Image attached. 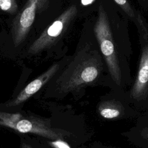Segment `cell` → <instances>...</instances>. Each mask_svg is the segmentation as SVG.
I'll use <instances>...</instances> for the list:
<instances>
[{
  "instance_id": "cell-1",
  "label": "cell",
  "mask_w": 148,
  "mask_h": 148,
  "mask_svg": "<svg viewBox=\"0 0 148 148\" xmlns=\"http://www.w3.org/2000/svg\"><path fill=\"white\" fill-rule=\"evenodd\" d=\"M128 23L112 0L99 3L92 31L109 79L120 89L131 82L130 60L132 50Z\"/></svg>"
},
{
  "instance_id": "cell-7",
  "label": "cell",
  "mask_w": 148,
  "mask_h": 148,
  "mask_svg": "<svg viewBox=\"0 0 148 148\" xmlns=\"http://www.w3.org/2000/svg\"><path fill=\"white\" fill-rule=\"evenodd\" d=\"M59 68L60 65L58 64L51 65L45 72L27 84L14 99L6 104V106H15L25 102L47 83L55 75Z\"/></svg>"
},
{
  "instance_id": "cell-12",
  "label": "cell",
  "mask_w": 148,
  "mask_h": 148,
  "mask_svg": "<svg viewBox=\"0 0 148 148\" xmlns=\"http://www.w3.org/2000/svg\"><path fill=\"white\" fill-rule=\"evenodd\" d=\"M140 7L144 10H148V0H136Z\"/></svg>"
},
{
  "instance_id": "cell-3",
  "label": "cell",
  "mask_w": 148,
  "mask_h": 148,
  "mask_svg": "<svg viewBox=\"0 0 148 148\" xmlns=\"http://www.w3.org/2000/svg\"><path fill=\"white\" fill-rule=\"evenodd\" d=\"M136 26L140 46L137 74L128 95V102L139 109L148 107V23L139 11Z\"/></svg>"
},
{
  "instance_id": "cell-2",
  "label": "cell",
  "mask_w": 148,
  "mask_h": 148,
  "mask_svg": "<svg viewBox=\"0 0 148 148\" xmlns=\"http://www.w3.org/2000/svg\"><path fill=\"white\" fill-rule=\"evenodd\" d=\"M107 68L95 38L77 51L73 59L56 81V90L68 93L97 81ZM108 71V70H107Z\"/></svg>"
},
{
  "instance_id": "cell-14",
  "label": "cell",
  "mask_w": 148,
  "mask_h": 148,
  "mask_svg": "<svg viewBox=\"0 0 148 148\" xmlns=\"http://www.w3.org/2000/svg\"><path fill=\"white\" fill-rule=\"evenodd\" d=\"M21 148H32V147L29 145H28V143L23 142L21 143Z\"/></svg>"
},
{
  "instance_id": "cell-4",
  "label": "cell",
  "mask_w": 148,
  "mask_h": 148,
  "mask_svg": "<svg viewBox=\"0 0 148 148\" xmlns=\"http://www.w3.org/2000/svg\"><path fill=\"white\" fill-rule=\"evenodd\" d=\"M0 125L21 133H32L51 140L61 139L63 134L51 127L50 123L39 118L26 117L20 113L0 111Z\"/></svg>"
},
{
  "instance_id": "cell-8",
  "label": "cell",
  "mask_w": 148,
  "mask_h": 148,
  "mask_svg": "<svg viewBox=\"0 0 148 148\" xmlns=\"http://www.w3.org/2000/svg\"><path fill=\"white\" fill-rule=\"evenodd\" d=\"M120 12L129 21L134 24L137 20L138 13L140 10H138L133 5L131 0H112Z\"/></svg>"
},
{
  "instance_id": "cell-9",
  "label": "cell",
  "mask_w": 148,
  "mask_h": 148,
  "mask_svg": "<svg viewBox=\"0 0 148 148\" xmlns=\"http://www.w3.org/2000/svg\"><path fill=\"white\" fill-rule=\"evenodd\" d=\"M98 111L102 117L106 119H113L121 117L124 109H122L119 105L114 104L113 102L105 101L100 104Z\"/></svg>"
},
{
  "instance_id": "cell-5",
  "label": "cell",
  "mask_w": 148,
  "mask_h": 148,
  "mask_svg": "<svg viewBox=\"0 0 148 148\" xmlns=\"http://www.w3.org/2000/svg\"><path fill=\"white\" fill-rule=\"evenodd\" d=\"M77 12V9L75 5L71 6L66 9L32 43L28 50V53L36 54L53 45L61 35L66 30Z\"/></svg>"
},
{
  "instance_id": "cell-13",
  "label": "cell",
  "mask_w": 148,
  "mask_h": 148,
  "mask_svg": "<svg viewBox=\"0 0 148 148\" xmlns=\"http://www.w3.org/2000/svg\"><path fill=\"white\" fill-rule=\"evenodd\" d=\"M95 0H81V2L83 5L87 6L92 3Z\"/></svg>"
},
{
  "instance_id": "cell-10",
  "label": "cell",
  "mask_w": 148,
  "mask_h": 148,
  "mask_svg": "<svg viewBox=\"0 0 148 148\" xmlns=\"http://www.w3.org/2000/svg\"><path fill=\"white\" fill-rule=\"evenodd\" d=\"M0 9L9 13L13 14L17 9L16 0H0Z\"/></svg>"
},
{
  "instance_id": "cell-11",
  "label": "cell",
  "mask_w": 148,
  "mask_h": 148,
  "mask_svg": "<svg viewBox=\"0 0 148 148\" xmlns=\"http://www.w3.org/2000/svg\"><path fill=\"white\" fill-rule=\"evenodd\" d=\"M50 143L54 148H71L65 142L61 140V139L52 140Z\"/></svg>"
},
{
  "instance_id": "cell-6",
  "label": "cell",
  "mask_w": 148,
  "mask_h": 148,
  "mask_svg": "<svg viewBox=\"0 0 148 148\" xmlns=\"http://www.w3.org/2000/svg\"><path fill=\"white\" fill-rule=\"evenodd\" d=\"M40 0H28L19 15L13 21L12 34L15 46H18L25 39L35 17Z\"/></svg>"
}]
</instances>
